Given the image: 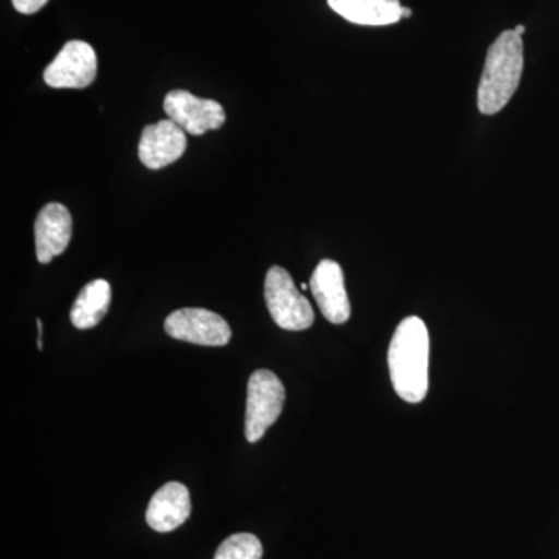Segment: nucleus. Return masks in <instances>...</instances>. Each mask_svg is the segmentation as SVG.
I'll use <instances>...</instances> for the list:
<instances>
[{
  "label": "nucleus",
  "mask_w": 559,
  "mask_h": 559,
  "mask_svg": "<svg viewBox=\"0 0 559 559\" xmlns=\"http://www.w3.org/2000/svg\"><path fill=\"white\" fill-rule=\"evenodd\" d=\"M430 340L426 323L411 316L400 323L389 347L393 389L407 403H421L429 389Z\"/></svg>",
  "instance_id": "f257e3e1"
},
{
  "label": "nucleus",
  "mask_w": 559,
  "mask_h": 559,
  "mask_svg": "<svg viewBox=\"0 0 559 559\" xmlns=\"http://www.w3.org/2000/svg\"><path fill=\"white\" fill-rule=\"evenodd\" d=\"M524 70V43L514 31L500 33L488 49L477 91V106L485 116H495L509 105Z\"/></svg>",
  "instance_id": "f03ea898"
},
{
  "label": "nucleus",
  "mask_w": 559,
  "mask_h": 559,
  "mask_svg": "<svg viewBox=\"0 0 559 559\" xmlns=\"http://www.w3.org/2000/svg\"><path fill=\"white\" fill-rule=\"evenodd\" d=\"M264 300L271 318L280 329L304 331L314 323V311L310 300L297 289L289 272L272 266L264 282Z\"/></svg>",
  "instance_id": "7ed1b4c3"
},
{
  "label": "nucleus",
  "mask_w": 559,
  "mask_h": 559,
  "mask_svg": "<svg viewBox=\"0 0 559 559\" xmlns=\"http://www.w3.org/2000/svg\"><path fill=\"white\" fill-rule=\"evenodd\" d=\"M285 385L271 370L253 371L246 401V439L255 443L277 421L285 404Z\"/></svg>",
  "instance_id": "20e7f679"
},
{
  "label": "nucleus",
  "mask_w": 559,
  "mask_h": 559,
  "mask_svg": "<svg viewBox=\"0 0 559 559\" xmlns=\"http://www.w3.org/2000/svg\"><path fill=\"white\" fill-rule=\"evenodd\" d=\"M97 53L84 40H70L44 70L53 90H86L97 79Z\"/></svg>",
  "instance_id": "39448f33"
},
{
  "label": "nucleus",
  "mask_w": 559,
  "mask_h": 559,
  "mask_svg": "<svg viewBox=\"0 0 559 559\" xmlns=\"http://www.w3.org/2000/svg\"><path fill=\"white\" fill-rule=\"evenodd\" d=\"M165 331L173 340L204 347H224L231 337L229 323L204 308H182L171 312L165 320Z\"/></svg>",
  "instance_id": "423d86ee"
},
{
  "label": "nucleus",
  "mask_w": 559,
  "mask_h": 559,
  "mask_svg": "<svg viewBox=\"0 0 559 559\" xmlns=\"http://www.w3.org/2000/svg\"><path fill=\"white\" fill-rule=\"evenodd\" d=\"M168 119L191 135L219 130L226 121V110L218 102L200 98L189 91H171L164 102Z\"/></svg>",
  "instance_id": "0eeeda50"
},
{
  "label": "nucleus",
  "mask_w": 559,
  "mask_h": 559,
  "mask_svg": "<svg viewBox=\"0 0 559 559\" xmlns=\"http://www.w3.org/2000/svg\"><path fill=\"white\" fill-rule=\"evenodd\" d=\"M187 150V135L175 121L160 120L148 124L139 142V159L150 170L175 164Z\"/></svg>",
  "instance_id": "6e6552de"
},
{
  "label": "nucleus",
  "mask_w": 559,
  "mask_h": 559,
  "mask_svg": "<svg viewBox=\"0 0 559 559\" xmlns=\"http://www.w3.org/2000/svg\"><path fill=\"white\" fill-rule=\"evenodd\" d=\"M310 288L320 311L329 322L334 325L347 322L352 316V305H349L344 271L340 263L333 260L320 261L312 272Z\"/></svg>",
  "instance_id": "1a4fd4ad"
},
{
  "label": "nucleus",
  "mask_w": 559,
  "mask_h": 559,
  "mask_svg": "<svg viewBox=\"0 0 559 559\" xmlns=\"http://www.w3.org/2000/svg\"><path fill=\"white\" fill-rule=\"evenodd\" d=\"M72 238V216L60 202L40 209L35 221L36 257L47 264L68 249Z\"/></svg>",
  "instance_id": "9d476101"
},
{
  "label": "nucleus",
  "mask_w": 559,
  "mask_h": 559,
  "mask_svg": "<svg viewBox=\"0 0 559 559\" xmlns=\"http://www.w3.org/2000/svg\"><path fill=\"white\" fill-rule=\"evenodd\" d=\"M190 513L189 488L179 481H168L151 498L146 522L156 532L168 533L189 520Z\"/></svg>",
  "instance_id": "9b49d317"
},
{
  "label": "nucleus",
  "mask_w": 559,
  "mask_h": 559,
  "mask_svg": "<svg viewBox=\"0 0 559 559\" xmlns=\"http://www.w3.org/2000/svg\"><path fill=\"white\" fill-rule=\"evenodd\" d=\"M329 5L345 21L356 25L384 27L403 20L400 0H329Z\"/></svg>",
  "instance_id": "f8f14e48"
},
{
  "label": "nucleus",
  "mask_w": 559,
  "mask_h": 559,
  "mask_svg": "<svg viewBox=\"0 0 559 559\" xmlns=\"http://www.w3.org/2000/svg\"><path fill=\"white\" fill-rule=\"evenodd\" d=\"M110 305V285L106 280H94L87 283L70 311L73 326L80 330H90L97 326L108 314Z\"/></svg>",
  "instance_id": "ddd939ff"
},
{
  "label": "nucleus",
  "mask_w": 559,
  "mask_h": 559,
  "mask_svg": "<svg viewBox=\"0 0 559 559\" xmlns=\"http://www.w3.org/2000/svg\"><path fill=\"white\" fill-rule=\"evenodd\" d=\"M263 546L257 536L238 533L224 540L216 550L215 559H261Z\"/></svg>",
  "instance_id": "4468645a"
},
{
  "label": "nucleus",
  "mask_w": 559,
  "mask_h": 559,
  "mask_svg": "<svg viewBox=\"0 0 559 559\" xmlns=\"http://www.w3.org/2000/svg\"><path fill=\"white\" fill-rule=\"evenodd\" d=\"M11 2H13L14 9L22 14H35L44 9L49 0H11Z\"/></svg>",
  "instance_id": "2eb2a0df"
},
{
  "label": "nucleus",
  "mask_w": 559,
  "mask_h": 559,
  "mask_svg": "<svg viewBox=\"0 0 559 559\" xmlns=\"http://www.w3.org/2000/svg\"><path fill=\"white\" fill-rule=\"evenodd\" d=\"M36 323H38V348L43 352V322L40 319H36Z\"/></svg>",
  "instance_id": "dca6fc26"
},
{
  "label": "nucleus",
  "mask_w": 559,
  "mask_h": 559,
  "mask_svg": "<svg viewBox=\"0 0 559 559\" xmlns=\"http://www.w3.org/2000/svg\"><path fill=\"white\" fill-rule=\"evenodd\" d=\"M412 10L407 9V7H403V11H401V17H411Z\"/></svg>",
  "instance_id": "f3484780"
},
{
  "label": "nucleus",
  "mask_w": 559,
  "mask_h": 559,
  "mask_svg": "<svg viewBox=\"0 0 559 559\" xmlns=\"http://www.w3.org/2000/svg\"><path fill=\"white\" fill-rule=\"evenodd\" d=\"M514 32H516L518 35H521V36L524 35V33H525V25H518V27L514 28Z\"/></svg>",
  "instance_id": "a211bd4d"
},
{
  "label": "nucleus",
  "mask_w": 559,
  "mask_h": 559,
  "mask_svg": "<svg viewBox=\"0 0 559 559\" xmlns=\"http://www.w3.org/2000/svg\"><path fill=\"white\" fill-rule=\"evenodd\" d=\"M308 288H310V286L305 285V283H301V285H300L301 290H307Z\"/></svg>",
  "instance_id": "6ab92c4d"
}]
</instances>
